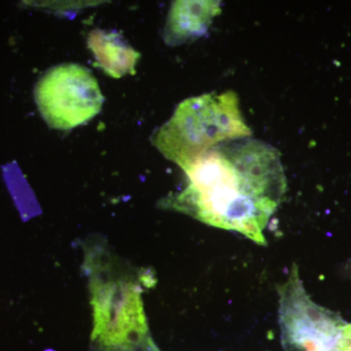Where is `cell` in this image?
<instances>
[{
    "mask_svg": "<svg viewBox=\"0 0 351 351\" xmlns=\"http://www.w3.org/2000/svg\"><path fill=\"white\" fill-rule=\"evenodd\" d=\"M188 184L162 207L265 245V226L287 181L276 147L246 138L219 145L184 169Z\"/></svg>",
    "mask_w": 351,
    "mask_h": 351,
    "instance_id": "6da1fadb",
    "label": "cell"
},
{
    "mask_svg": "<svg viewBox=\"0 0 351 351\" xmlns=\"http://www.w3.org/2000/svg\"><path fill=\"white\" fill-rule=\"evenodd\" d=\"M100 251L85 258L93 306L92 351H160L149 334L142 286Z\"/></svg>",
    "mask_w": 351,
    "mask_h": 351,
    "instance_id": "7a4b0ae2",
    "label": "cell"
},
{
    "mask_svg": "<svg viewBox=\"0 0 351 351\" xmlns=\"http://www.w3.org/2000/svg\"><path fill=\"white\" fill-rule=\"evenodd\" d=\"M235 92L209 93L182 101L152 143L182 170L219 145L251 138Z\"/></svg>",
    "mask_w": 351,
    "mask_h": 351,
    "instance_id": "3957f363",
    "label": "cell"
},
{
    "mask_svg": "<svg viewBox=\"0 0 351 351\" xmlns=\"http://www.w3.org/2000/svg\"><path fill=\"white\" fill-rule=\"evenodd\" d=\"M36 101L46 123L69 130L86 123L101 112L100 86L91 71L77 64L50 69L36 87Z\"/></svg>",
    "mask_w": 351,
    "mask_h": 351,
    "instance_id": "277c9868",
    "label": "cell"
},
{
    "mask_svg": "<svg viewBox=\"0 0 351 351\" xmlns=\"http://www.w3.org/2000/svg\"><path fill=\"white\" fill-rule=\"evenodd\" d=\"M281 343L286 351H330L346 324L339 316L311 301L293 265L279 286Z\"/></svg>",
    "mask_w": 351,
    "mask_h": 351,
    "instance_id": "5b68a950",
    "label": "cell"
},
{
    "mask_svg": "<svg viewBox=\"0 0 351 351\" xmlns=\"http://www.w3.org/2000/svg\"><path fill=\"white\" fill-rule=\"evenodd\" d=\"M221 11V2L213 0L173 2L164 29V41L168 45L178 46L201 38Z\"/></svg>",
    "mask_w": 351,
    "mask_h": 351,
    "instance_id": "8992f818",
    "label": "cell"
},
{
    "mask_svg": "<svg viewBox=\"0 0 351 351\" xmlns=\"http://www.w3.org/2000/svg\"><path fill=\"white\" fill-rule=\"evenodd\" d=\"M87 43L99 66L108 75L120 78L135 73L140 53L134 50L117 32L95 29L90 32Z\"/></svg>",
    "mask_w": 351,
    "mask_h": 351,
    "instance_id": "52a82bcc",
    "label": "cell"
}]
</instances>
